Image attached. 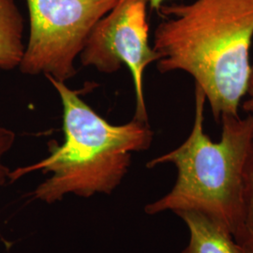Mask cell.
Listing matches in <instances>:
<instances>
[{"instance_id": "6da1fadb", "label": "cell", "mask_w": 253, "mask_h": 253, "mask_svg": "<svg viewBox=\"0 0 253 253\" xmlns=\"http://www.w3.org/2000/svg\"><path fill=\"white\" fill-rule=\"evenodd\" d=\"M154 33L161 73H189L204 91L214 118L238 117L249 90L253 0H194L163 5Z\"/></svg>"}, {"instance_id": "7a4b0ae2", "label": "cell", "mask_w": 253, "mask_h": 253, "mask_svg": "<svg viewBox=\"0 0 253 253\" xmlns=\"http://www.w3.org/2000/svg\"><path fill=\"white\" fill-rule=\"evenodd\" d=\"M59 94L63 110V144L49 143V155L10 172L14 182L30 172L50 173L29 195L47 205L68 195L89 198L110 195L128 172L132 154L147 150L153 141L148 122L132 119L123 125L109 123L82 100L80 91L45 76Z\"/></svg>"}, {"instance_id": "3957f363", "label": "cell", "mask_w": 253, "mask_h": 253, "mask_svg": "<svg viewBox=\"0 0 253 253\" xmlns=\"http://www.w3.org/2000/svg\"><path fill=\"white\" fill-rule=\"evenodd\" d=\"M194 121L190 135L178 147L146 163V168L171 163L176 180L167 194L146 205L147 215L166 211L196 210L211 217L235 236L243 227L245 168L249 154L253 119L224 116L219 141L205 132L204 91L195 85Z\"/></svg>"}, {"instance_id": "277c9868", "label": "cell", "mask_w": 253, "mask_h": 253, "mask_svg": "<svg viewBox=\"0 0 253 253\" xmlns=\"http://www.w3.org/2000/svg\"><path fill=\"white\" fill-rule=\"evenodd\" d=\"M119 0H27L30 31L20 72L66 83L93 28Z\"/></svg>"}, {"instance_id": "5b68a950", "label": "cell", "mask_w": 253, "mask_h": 253, "mask_svg": "<svg viewBox=\"0 0 253 253\" xmlns=\"http://www.w3.org/2000/svg\"><path fill=\"white\" fill-rule=\"evenodd\" d=\"M147 5L148 0H119L93 28L80 54L84 67H93L101 73H116L126 65L135 90L134 119L143 122H148L144 73L159 60L149 43Z\"/></svg>"}, {"instance_id": "8992f818", "label": "cell", "mask_w": 253, "mask_h": 253, "mask_svg": "<svg viewBox=\"0 0 253 253\" xmlns=\"http://www.w3.org/2000/svg\"><path fill=\"white\" fill-rule=\"evenodd\" d=\"M185 222L190 241L181 253H247L226 228L206 214L196 210L174 213Z\"/></svg>"}, {"instance_id": "52a82bcc", "label": "cell", "mask_w": 253, "mask_h": 253, "mask_svg": "<svg viewBox=\"0 0 253 253\" xmlns=\"http://www.w3.org/2000/svg\"><path fill=\"white\" fill-rule=\"evenodd\" d=\"M24 19L15 0H0V70L19 68L26 46Z\"/></svg>"}, {"instance_id": "ba28073f", "label": "cell", "mask_w": 253, "mask_h": 253, "mask_svg": "<svg viewBox=\"0 0 253 253\" xmlns=\"http://www.w3.org/2000/svg\"><path fill=\"white\" fill-rule=\"evenodd\" d=\"M251 116L253 119V134L245 168L243 227L241 235L236 239L239 244L253 236V114Z\"/></svg>"}, {"instance_id": "9c48e42d", "label": "cell", "mask_w": 253, "mask_h": 253, "mask_svg": "<svg viewBox=\"0 0 253 253\" xmlns=\"http://www.w3.org/2000/svg\"><path fill=\"white\" fill-rule=\"evenodd\" d=\"M16 134L13 130L5 126H0V187L9 180L10 170L3 163V158L12 148L15 143Z\"/></svg>"}, {"instance_id": "30bf717a", "label": "cell", "mask_w": 253, "mask_h": 253, "mask_svg": "<svg viewBox=\"0 0 253 253\" xmlns=\"http://www.w3.org/2000/svg\"><path fill=\"white\" fill-rule=\"evenodd\" d=\"M248 94L250 97L243 102V109L246 112L253 114V92H250Z\"/></svg>"}, {"instance_id": "8fae6325", "label": "cell", "mask_w": 253, "mask_h": 253, "mask_svg": "<svg viewBox=\"0 0 253 253\" xmlns=\"http://www.w3.org/2000/svg\"><path fill=\"white\" fill-rule=\"evenodd\" d=\"M166 0H148V5H149L150 9L159 11V9L163 6V3Z\"/></svg>"}, {"instance_id": "7c38bea8", "label": "cell", "mask_w": 253, "mask_h": 253, "mask_svg": "<svg viewBox=\"0 0 253 253\" xmlns=\"http://www.w3.org/2000/svg\"><path fill=\"white\" fill-rule=\"evenodd\" d=\"M241 245L244 247L247 253H253V236L241 243Z\"/></svg>"}, {"instance_id": "4fadbf2b", "label": "cell", "mask_w": 253, "mask_h": 253, "mask_svg": "<svg viewBox=\"0 0 253 253\" xmlns=\"http://www.w3.org/2000/svg\"><path fill=\"white\" fill-rule=\"evenodd\" d=\"M253 92V63L251 66V74H250V80H249V90L248 93Z\"/></svg>"}]
</instances>
